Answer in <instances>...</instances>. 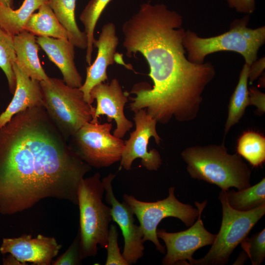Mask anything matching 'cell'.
Returning a JSON list of instances; mask_svg holds the SVG:
<instances>
[{
  "label": "cell",
  "instance_id": "obj_21",
  "mask_svg": "<svg viewBox=\"0 0 265 265\" xmlns=\"http://www.w3.org/2000/svg\"><path fill=\"white\" fill-rule=\"evenodd\" d=\"M49 0H24L19 8L14 10L0 3V27L14 36L24 30L30 16Z\"/></svg>",
  "mask_w": 265,
  "mask_h": 265
},
{
  "label": "cell",
  "instance_id": "obj_9",
  "mask_svg": "<svg viewBox=\"0 0 265 265\" xmlns=\"http://www.w3.org/2000/svg\"><path fill=\"white\" fill-rule=\"evenodd\" d=\"M111 122H87L70 138L73 150L91 167H107L121 160L124 141L112 134Z\"/></svg>",
  "mask_w": 265,
  "mask_h": 265
},
{
  "label": "cell",
  "instance_id": "obj_35",
  "mask_svg": "<svg viewBox=\"0 0 265 265\" xmlns=\"http://www.w3.org/2000/svg\"><path fill=\"white\" fill-rule=\"evenodd\" d=\"M13 0H0V3L12 8H13Z\"/></svg>",
  "mask_w": 265,
  "mask_h": 265
},
{
  "label": "cell",
  "instance_id": "obj_1",
  "mask_svg": "<svg viewBox=\"0 0 265 265\" xmlns=\"http://www.w3.org/2000/svg\"><path fill=\"white\" fill-rule=\"evenodd\" d=\"M183 19L163 4H142L137 12L122 26L123 46L126 55L137 53L146 60L152 87L146 82L135 84L129 97L134 113L146 109L158 123L166 124L195 119L202 94L215 75L210 62L196 64L185 55Z\"/></svg>",
  "mask_w": 265,
  "mask_h": 265
},
{
  "label": "cell",
  "instance_id": "obj_8",
  "mask_svg": "<svg viewBox=\"0 0 265 265\" xmlns=\"http://www.w3.org/2000/svg\"><path fill=\"white\" fill-rule=\"evenodd\" d=\"M174 190V186L169 187L166 198L153 202L142 201L128 194L123 196V201L138 219L143 241H151L157 250L163 254L165 253V248L160 243L157 234L158 226L161 221L166 217H175L189 227L194 223L199 213L197 208L178 200Z\"/></svg>",
  "mask_w": 265,
  "mask_h": 265
},
{
  "label": "cell",
  "instance_id": "obj_32",
  "mask_svg": "<svg viewBox=\"0 0 265 265\" xmlns=\"http://www.w3.org/2000/svg\"><path fill=\"white\" fill-rule=\"evenodd\" d=\"M265 67V57L254 61L250 66L248 71V80L252 83L263 73Z\"/></svg>",
  "mask_w": 265,
  "mask_h": 265
},
{
  "label": "cell",
  "instance_id": "obj_16",
  "mask_svg": "<svg viewBox=\"0 0 265 265\" xmlns=\"http://www.w3.org/2000/svg\"><path fill=\"white\" fill-rule=\"evenodd\" d=\"M36 42L60 70L67 85L80 88L82 85V78L74 61L75 46L69 40L38 36Z\"/></svg>",
  "mask_w": 265,
  "mask_h": 265
},
{
  "label": "cell",
  "instance_id": "obj_13",
  "mask_svg": "<svg viewBox=\"0 0 265 265\" xmlns=\"http://www.w3.org/2000/svg\"><path fill=\"white\" fill-rule=\"evenodd\" d=\"M90 96L97 102L90 122H99L100 116L105 115L108 122L114 120L116 123L113 134L123 138L133 127L132 122L126 118L124 111L128 102L129 93L124 92L118 80L113 79L109 83L102 82L95 85L90 92Z\"/></svg>",
  "mask_w": 265,
  "mask_h": 265
},
{
  "label": "cell",
  "instance_id": "obj_28",
  "mask_svg": "<svg viewBox=\"0 0 265 265\" xmlns=\"http://www.w3.org/2000/svg\"><path fill=\"white\" fill-rule=\"evenodd\" d=\"M118 232L116 226L111 224L109 227L106 247L107 258L106 265H129L120 253L118 244Z\"/></svg>",
  "mask_w": 265,
  "mask_h": 265
},
{
  "label": "cell",
  "instance_id": "obj_30",
  "mask_svg": "<svg viewBox=\"0 0 265 265\" xmlns=\"http://www.w3.org/2000/svg\"><path fill=\"white\" fill-rule=\"evenodd\" d=\"M226 1L230 8L238 12L249 15L256 9L255 0H226Z\"/></svg>",
  "mask_w": 265,
  "mask_h": 265
},
{
  "label": "cell",
  "instance_id": "obj_10",
  "mask_svg": "<svg viewBox=\"0 0 265 265\" xmlns=\"http://www.w3.org/2000/svg\"><path fill=\"white\" fill-rule=\"evenodd\" d=\"M207 203L195 202L199 210L197 220L186 230L170 233L164 229H157L158 238L164 242L166 253L162 260L163 265H190L194 258V253L198 249L212 245L216 235L209 232L204 227L201 214Z\"/></svg>",
  "mask_w": 265,
  "mask_h": 265
},
{
  "label": "cell",
  "instance_id": "obj_29",
  "mask_svg": "<svg viewBox=\"0 0 265 265\" xmlns=\"http://www.w3.org/2000/svg\"><path fill=\"white\" fill-rule=\"evenodd\" d=\"M80 254V235L79 232L67 250L56 260L52 261L53 265H78L81 264Z\"/></svg>",
  "mask_w": 265,
  "mask_h": 265
},
{
  "label": "cell",
  "instance_id": "obj_27",
  "mask_svg": "<svg viewBox=\"0 0 265 265\" xmlns=\"http://www.w3.org/2000/svg\"><path fill=\"white\" fill-rule=\"evenodd\" d=\"M252 265H260L265 257V229L245 238L240 243Z\"/></svg>",
  "mask_w": 265,
  "mask_h": 265
},
{
  "label": "cell",
  "instance_id": "obj_12",
  "mask_svg": "<svg viewBox=\"0 0 265 265\" xmlns=\"http://www.w3.org/2000/svg\"><path fill=\"white\" fill-rule=\"evenodd\" d=\"M116 175L110 173L104 177L102 183L106 192V202L111 206L112 220L120 227L124 238L122 256L129 265L135 264L143 256V233L134 223V213L124 202L120 203L114 195L112 183Z\"/></svg>",
  "mask_w": 265,
  "mask_h": 265
},
{
  "label": "cell",
  "instance_id": "obj_25",
  "mask_svg": "<svg viewBox=\"0 0 265 265\" xmlns=\"http://www.w3.org/2000/svg\"><path fill=\"white\" fill-rule=\"evenodd\" d=\"M112 0H90L80 16V20L84 27L87 38L85 61L91 65L93 51L94 32L95 26L102 12Z\"/></svg>",
  "mask_w": 265,
  "mask_h": 265
},
{
  "label": "cell",
  "instance_id": "obj_7",
  "mask_svg": "<svg viewBox=\"0 0 265 265\" xmlns=\"http://www.w3.org/2000/svg\"><path fill=\"white\" fill-rule=\"evenodd\" d=\"M219 199L222 208L220 230L212 246L202 258L194 259L190 265H224L237 246L265 214V203L248 211L235 210L228 204L226 191L221 190Z\"/></svg>",
  "mask_w": 265,
  "mask_h": 265
},
{
  "label": "cell",
  "instance_id": "obj_22",
  "mask_svg": "<svg viewBox=\"0 0 265 265\" xmlns=\"http://www.w3.org/2000/svg\"><path fill=\"white\" fill-rule=\"evenodd\" d=\"M249 66L245 63L240 72L237 86L232 94L228 107V116L224 126V135L230 129L239 122L243 116L246 108L249 106V89L248 88Z\"/></svg>",
  "mask_w": 265,
  "mask_h": 265
},
{
  "label": "cell",
  "instance_id": "obj_15",
  "mask_svg": "<svg viewBox=\"0 0 265 265\" xmlns=\"http://www.w3.org/2000/svg\"><path fill=\"white\" fill-rule=\"evenodd\" d=\"M118 44L119 39L114 23L105 24L98 39H95L93 42V47L98 50L96 58L92 64L86 67L85 80L80 87L83 93L84 100L90 105L94 102L90 96L92 89L108 80L106 70L108 66L114 63Z\"/></svg>",
  "mask_w": 265,
  "mask_h": 265
},
{
  "label": "cell",
  "instance_id": "obj_20",
  "mask_svg": "<svg viewBox=\"0 0 265 265\" xmlns=\"http://www.w3.org/2000/svg\"><path fill=\"white\" fill-rule=\"evenodd\" d=\"M77 0H49L48 3L57 19L67 30L68 40L75 47L86 49L87 38L79 28L75 19Z\"/></svg>",
  "mask_w": 265,
  "mask_h": 265
},
{
  "label": "cell",
  "instance_id": "obj_23",
  "mask_svg": "<svg viewBox=\"0 0 265 265\" xmlns=\"http://www.w3.org/2000/svg\"><path fill=\"white\" fill-rule=\"evenodd\" d=\"M236 151L252 167L262 166L265 161V137L255 131L244 132L237 140Z\"/></svg>",
  "mask_w": 265,
  "mask_h": 265
},
{
  "label": "cell",
  "instance_id": "obj_3",
  "mask_svg": "<svg viewBox=\"0 0 265 265\" xmlns=\"http://www.w3.org/2000/svg\"><path fill=\"white\" fill-rule=\"evenodd\" d=\"M181 155L192 179L226 191L232 187L241 190L251 186V169L237 153L229 154L223 144L189 147Z\"/></svg>",
  "mask_w": 265,
  "mask_h": 265
},
{
  "label": "cell",
  "instance_id": "obj_2",
  "mask_svg": "<svg viewBox=\"0 0 265 265\" xmlns=\"http://www.w3.org/2000/svg\"><path fill=\"white\" fill-rule=\"evenodd\" d=\"M45 108H27L0 128V213L12 215L54 198L78 205L91 167L73 150Z\"/></svg>",
  "mask_w": 265,
  "mask_h": 265
},
{
  "label": "cell",
  "instance_id": "obj_34",
  "mask_svg": "<svg viewBox=\"0 0 265 265\" xmlns=\"http://www.w3.org/2000/svg\"><path fill=\"white\" fill-rule=\"evenodd\" d=\"M4 265H20V263L11 255L3 260Z\"/></svg>",
  "mask_w": 265,
  "mask_h": 265
},
{
  "label": "cell",
  "instance_id": "obj_33",
  "mask_svg": "<svg viewBox=\"0 0 265 265\" xmlns=\"http://www.w3.org/2000/svg\"><path fill=\"white\" fill-rule=\"evenodd\" d=\"M248 258L246 253L243 250L233 265H243Z\"/></svg>",
  "mask_w": 265,
  "mask_h": 265
},
{
  "label": "cell",
  "instance_id": "obj_18",
  "mask_svg": "<svg viewBox=\"0 0 265 265\" xmlns=\"http://www.w3.org/2000/svg\"><path fill=\"white\" fill-rule=\"evenodd\" d=\"M16 63L24 73L33 80L41 81L49 77L38 57V45L35 35L24 30L14 36Z\"/></svg>",
  "mask_w": 265,
  "mask_h": 265
},
{
  "label": "cell",
  "instance_id": "obj_6",
  "mask_svg": "<svg viewBox=\"0 0 265 265\" xmlns=\"http://www.w3.org/2000/svg\"><path fill=\"white\" fill-rule=\"evenodd\" d=\"M44 107L52 122L67 140L92 119L94 107L87 103L80 88L63 80L49 78L40 81Z\"/></svg>",
  "mask_w": 265,
  "mask_h": 265
},
{
  "label": "cell",
  "instance_id": "obj_24",
  "mask_svg": "<svg viewBox=\"0 0 265 265\" xmlns=\"http://www.w3.org/2000/svg\"><path fill=\"white\" fill-rule=\"evenodd\" d=\"M229 205L233 209L246 212L253 210L265 203V178L256 185L247 188L226 191Z\"/></svg>",
  "mask_w": 265,
  "mask_h": 265
},
{
  "label": "cell",
  "instance_id": "obj_17",
  "mask_svg": "<svg viewBox=\"0 0 265 265\" xmlns=\"http://www.w3.org/2000/svg\"><path fill=\"white\" fill-rule=\"evenodd\" d=\"M16 86L14 96L5 110L0 114V128L6 125L16 114L27 108L44 106L40 81L33 80L13 65Z\"/></svg>",
  "mask_w": 265,
  "mask_h": 265
},
{
  "label": "cell",
  "instance_id": "obj_31",
  "mask_svg": "<svg viewBox=\"0 0 265 265\" xmlns=\"http://www.w3.org/2000/svg\"><path fill=\"white\" fill-rule=\"evenodd\" d=\"M249 105L255 106L259 114L265 111V95L256 88L249 89Z\"/></svg>",
  "mask_w": 265,
  "mask_h": 265
},
{
  "label": "cell",
  "instance_id": "obj_14",
  "mask_svg": "<svg viewBox=\"0 0 265 265\" xmlns=\"http://www.w3.org/2000/svg\"><path fill=\"white\" fill-rule=\"evenodd\" d=\"M61 247L53 237L40 234L32 238L30 235H23L18 238H3L0 252L9 253L21 265L30 263L50 265Z\"/></svg>",
  "mask_w": 265,
  "mask_h": 265
},
{
  "label": "cell",
  "instance_id": "obj_11",
  "mask_svg": "<svg viewBox=\"0 0 265 265\" xmlns=\"http://www.w3.org/2000/svg\"><path fill=\"white\" fill-rule=\"evenodd\" d=\"M133 120L135 130L130 133L128 139L124 141L120 165L124 169H131L133 161L140 159L142 165L149 171H157L162 164L159 152L155 149L148 151L149 139L154 137L159 145L161 139L157 131V121L141 109L134 113Z\"/></svg>",
  "mask_w": 265,
  "mask_h": 265
},
{
  "label": "cell",
  "instance_id": "obj_4",
  "mask_svg": "<svg viewBox=\"0 0 265 265\" xmlns=\"http://www.w3.org/2000/svg\"><path fill=\"white\" fill-rule=\"evenodd\" d=\"M99 172L83 178L78 190L80 210V254L81 260L95 256L98 245L106 248L109 224L112 220L111 208L103 202L105 188Z\"/></svg>",
  "mask_w": 265,
  "mask_h": 265
},
{
  "label": "cell",
  "instance_id": "obj_5",
  "mask_svg": "<svg viewBox=\"0 0 265 265\" xmlns=\"http://www.w3.org/2000/svg\"><path fill=\"white\" fill-rule=\"evenodd\" d=\"M247 14L233 21L229 30L219 35L202 38L189 30L185 31L183 40L187 52V59L191 62L202 64L206 56L219 51H233L242 55L245 63L250 66L257 59L260 48L265 42V26L253 29L247 26Z\"/></svg>",
  "mask_w": 265,
  "mask_h": 265
},
{
  "label": "cell",
  "instance_id": "obj_19",
  "mask_svg": "<svg viewBox=\"0 0 265 265\" xmlns=\"http://www.w3.org/2000/svg\"><path fill=\"white\" fill-rule=\"evenodd\" d=\"M26 23L24 30L34 35L68 40L67 30L60 23L48 2L43 3Z\"/></svg>",
  "mask_w": 265,
  "mask_h": 265
},
{
  "label": "cell",
  "instance_id": "obj_26",
  "mask_svg": "<svg viewBox=\"0 0 265 265\" xmlns=\"http://www.w3.org/2000/svg\"><path fill=\"white\" fill-rule=\"evenodd\" d=\"M16 62L14 36L0 27V68L7 79L9 91L14 94L16 80L13 70Z\"/></svg>",
  "mask_w": 265,
  "mask_h": 265
}]
</instances>
